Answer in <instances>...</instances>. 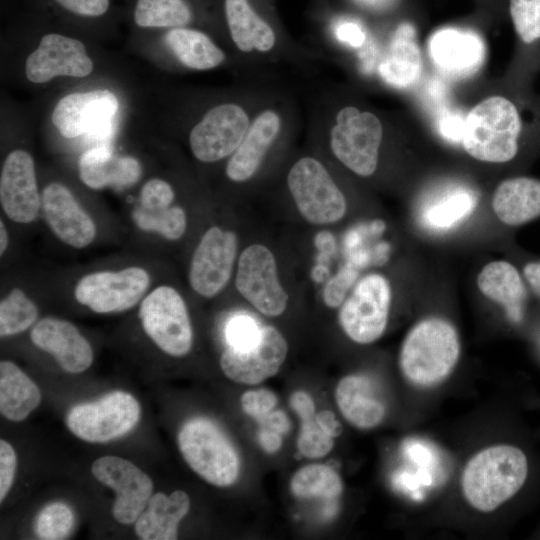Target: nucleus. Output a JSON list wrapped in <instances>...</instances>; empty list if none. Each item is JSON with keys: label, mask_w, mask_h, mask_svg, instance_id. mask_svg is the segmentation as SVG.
<instances>
[{"label": "nucleus", "mask_w": 540, "mask_h": 540, "mask_svg": "<svg viewBox=\"0 0 540 540\" xmlns=\"http://www.w3.org/2000/svg\"><path fill=\"white\" fill-rule=\"evenodd\" d=\"M308 126L346 169L363 178L378 169L384 139V124L374 112L339 102L322 89L314 98Z\"/></svg>", "instance_id": "1"}, {"label": "nucleus", "mask_w": 540, "mask_h": 540, "mask_svg": "<svg viewBox=\"0 0 540 540\" xmlns=\"http://www.w3.org/2000/svg\"><path fill=\"white\" fill-rule=\"evenodd\" d=\"M281 87L267 80H247L231 97L206 109L194 122L188 143L201 163L227 160L242 142L260 108Z\"/></svg>", "instance_id": "2"}, {"label": "nucleus", "mask_w": 540, "mask_h": 540, "mask_svg": "<svg viewBox=\"0 0 540 540\" xmlns=\"http://www.w3.org/2000/svg\"><path fill=\"white\" fill-rule=\"evenodd\" d=\"M300 117L291 91L281 86L257 112L242 142L226 160L224 174L233 184H247L270 156L295 133Z\"/></svg>", "instance_id": "3"}, {"label": "nucleus", "mask_w": 540, "mask_h": 540, "mask_svg": "<svg viewBox=\"0 0 540 540\" xmlns=\"http://www.w3.org/2000/svg\"><path fill=\"white\" fill-rule=\"evenodd\" d=\"M528 462L516 446L499 444L476 453L462 472L461 488L476 510L491 512L513 497L524 485Z\"/></svg>", "instance_id": "4"}, {"label": "nucleus", "mask_w": 540, "mask_h": 540, "mask_svg": "<svg viewBox=\"0 0 540 540\" xmlns=\"http://www.w3.org/2000/svg\"><path fill=\"white\" fill-rule=\"evenodd\" d=\"M460 340L455 327L440 317L420 320L407 333L399 365L413 385L430 388L444 381L456 366Z\"/></svg>", "instance_id": "5"}, {"label": "nucleus", "mask_w": 540, "mask_h": 540, "mask_svg": "<svg viewBox=\"0 0 540 540\" xmlns=\"http://www.w3.org/2000/svg\"><path fill=\"white\" fill-rule=\"evenodd\" d=\"M523 131L517 106L503 96H492L475 105L465 116L462 144L473 158L505 163L515 158Z\"/></svg>", "instance_id": "6"}, {"label": "nucleus", "mask_w": 540, "mask_h": 540, "mask_svg": "<svg viewBox=\"0 0 540 540\" xmlns=\"http://www.w3.org/2000/svg\"><path fill=\"white\" fill-rule=\"evenodd\" d=\"M285 184L297 210L311 224H333L347 212L342 189L317 156L308 154L295 159L286 172Z\"/></svg>", "instance_id": "7"}, {"label": "nucleus", "mask_w": 540, "mask_h": 540, "mask_svg": "<svg viewBox=\"0 0 540 540\" xmlns=\"http://www.w3.org/2000/svg\"><path fill=\"white\" fill-rule=\"evenodd\" d=\"M178 445L189 467L208 483L227 487L237 480L239 455L211 420L198 417L187 421L179 431Z\"/></svg>", "instance_id": "8"}, {"label": "nucleus", "mask_w": 540, "mask_h": 540, "mask_svg": "<svg viewBox=\"0 0 540 540\" xmlns=\"http://www.w3.org/2000/svg\"><path fill=\"white\" fill-rule=\"evenodd\" d=\"M118 109V99L111 91L70 93L56 104L52 122L65 138L87 135L99 145H109L115 133Z\"/></svg>", "instance_id": "9"}, {"label": "nucleus", "mask_w": 540, "mask_h": 540, "mask_svg": "<svg viewBox=\"0 0 540 540\" xmlns=\"http://www.w3.org/2000/svg\"><path fill=\"white\" fill-rule=\"evenodd\" d=\"M139 318L147 336L170 356L182 357L192 347V326L184 299L168 285L153 289L142 300Z\"/></svg>", "instance_id": "10"}, {"label": "nucleus", "mask_w": 540, "mask_h": 540, "mask_svg": "<svg viewBox=\"0 0 540 540\" xmlns=\"http://www.w3.org/2000/svg\"><path fill=\"white\" fill-rule=\"evenodd\" d=\"M140 415V405L133 395L112 391L95 402L71 408L66 416V425L81 440L104 443L132 430Z\"/></svg>", "instance_id": "11"}, {"label": "nucleus", "mask_w": 540, "mask_h": 540, "mask_svg": "<svg viewBox=\"0 0 540 540\" xmlns=\"http://www.w3.org/2000/svg\"><path fill=\"white\" fill-rule=\"evenodd\" d=\"M391 298L390 283L385 276L371 273L361 278L339 311L344 333L358 344L378 340L387 326Z\"/></svg>", "instance_id": "12"}, {"label": "nucleus", "mask_w": 540, "mask_h": 540, "mask_svg": "<svg viewBox=\"0 0 540 540\" xmlns=\"http://www.w3.org/2000/svg\"><path fill=\"white\" fill-rule=\"evenodd\" d=\"M149 284L148 272L139 266L98 271L84 275L77 282L74 296L79 304L95 313H117L135 306Z\"/></svg>", "instance_id": "13"}, {"label": "nucleus", "mask_w": 540, "mask_h": 540, "mask_svg": "<svg viewBox=\"0 0 540 540\" xmlns=\"http://www.w3.org/2000/svg\"><path fill=\"white\" fill-rule=\"evenodd\" d=\"M235 285L241 296L260 313L277 317L288 304V294L282 287L275 257L262 244H252L239 256Z\"/></svg>", "instance_id": "14"}, {"label": "nucleus", "mask_w": 540, "mask_h": 540, "mask_svg": "<svg viewBox=\"0 0 540 540\" xmlns=\"http://www.w3.org/2000/svg\"><path fill=\"white\" fill-rule=\"evenodd\" d=\"M237 249L234 232L210 227L193 252L188 274L191 288L205 298L218 295L231 277Z\"/></svg>", "instance_id": "15"}, {"label": "nucleus", "mask_w": 540, "mask_h": 540, "mask_svg": "<svg viewBox=\"0 0 540 540\" xmlns=\"http://www.w3.org/2000/svg\"><path fill=\"white\" fill-rule=\"evenodd\" d=\"M92 475L116 493L114 519L132 524L142 514L152 496L151 478L132 462L118 456H103L91 466Z\"/></svg>", "instance_id": "16"}, {"label": "nucleus", "mask_w": 540, "mask_h": 540, "mask_svg": "<svg viewBox=\"0 0 540 540\" xmlns=\"http://www.w3.org/2000/svg\"><path fill=\"white\" fill-rule=\"evenodd\" d=\"M288 344L279 330L261 327L258 341L245 349L227 347L220 357L225 376L236 383L258 384L274 376L285 362Z\"/></svg>", "instance_id": "17"}, {"label": "nucleus", "mask_w": 540, "mask_h": 540, "mask_svg": "<svg viewBox=\"0 0 540 540\" xmlns=\"http://www.w3.org/2000/svg\"><path fill=\"white\" fill-rule=\"evenodd\" d=\"M93 62L84 44L74 38L50 33L27 57L25 74L33 83H46L58 76L86 77L93 71Z\"/></svg>", "instance_id": "18"}, {"label": "nucleus", "mask_w": 540, "mask_h": 540, "mask_svg": "<svg viewBox=\"0 0 540 540\" xmlns=\"http://www.w3.org/2000/svg\"><path fill=\"white\" fill-rule=\"evenodd\" d=\"M0 202L6 216L16 223L28 224L38 216L42 199L34 160L27 151L16 149L6 157L0 175Z\"/></svg>", "instance_id": "19"}, {"label": "nucleus", "mask_w": 540, "mask_h": 540, "mask_svg": "<svg viewBox=\"0 0 540 540\" xmlns=\"http://www.w3.org/2000/svg\"><path fill=\"white\" fill-rule=\"evenodd\" d=\"M41 199L45 220L60 241L78 249L93 242L96 225L66 186L58 182L48 184Z\"/></svg>", "instance_id": "20"}, {"label": "nucleus", "mask_w": 540, "mask_h": 540, "mask_svg": "<svg viewBox=\"0 0 540 540\" xmlns=\"http://www.w3.org/2000/svg\"><path fill=\"white\" fill-rule=\"evenodd\" d=\"M428 52L432 62L445 75L465 78L475 74L486 57V47L472 30L443 27L430 35Z\"/></svg>", "instance_id": "21"}, {"label": "nucleus", "mask_w": 540, "mask_h": 540, "mask_svg": "<svg viewBox=\"0 0 540 540\" xmlns=\"http://www.w3.org/2000/svg\"><path fill=\"white\" fill-rule=\"evenodd\" d=\"M33 344L54 357L66 372L81 373L93 362L87 339L71 322L55 317L39 320L30 332Z\"/></svg>", "instance_id": "22"}, {"label": "nucleus", "mask_w": 540, "mask_h": 540, "mask_svg": "<svg viewBox=\"0 0 540 540\" xmlns=\"http://www.w3.org/2000/svg\"><path fill=\"white\" fill-rule=\"evenodd\" d=\"M337 406L354 427L371 429L386 415V403L378 383L365 374L343 377L335 390Z\"/></svg>", "instance_id": "23"}, {"label": "nucleus", "mask_w": 540, "mask_h": 540, "mask_svg": "<svg viewBox=\"0 0 540 540\" xmlns=\"http://www.w3.org/2000/svg\"><path fill=\"white\" fill-rule=\"evenodd\" d=\"M81 181L92 189L107 186L126 188L141 176V166L131 156L114 155L109 145H97L86 150L79 159Z\"/></svg>", "instance_id": "24"}, {"label": "nucleus", "mask_w": 540, "mask_h": 540, "mask_svg": "<svg viewBox=\"0 0 540 540\" xmlns=\"http://www.w3.org/2000/svg\"><path fill=\"white\" fill-rule=\"evenodd\" d=\"M378 73L386 84L398 89L408 88L418 81L421 53L416 29L410 22H402L394 30L378 64Z\"/></svg>", "instance_id": "25"}, {"label": "nucleus", "mask_w": 540, "mask_h": 540, "mask_svg": "<svg viewBox=\"0 0 540 540\" xmlns=\"http://www.w3.org/2000/svg\"><path fill=\"white\" fill-rule=\"evenodd\" d=\"M496 217L508 226H521L540 216V180L518 176L502 181L492 198Z\"/></svg>", "instance_id": "26"}, {"label": "nucleus", "mask_w": 540, "mask_h": 540, "mask_svg": "<svg viewBox=\"0 0 540 540\" xmlns=\"http://www.w3.org/2000/svg\"><path fill=\"white\" fill-rule=\"evenodd\" d=\"M477 285L485 297L504 308L511 321L522 320L527 294L525 284L513 264L505 260L486 264L477 277Z\"/></svg>", "instance_id": "27"}, {"label": "nucleus", "mask_w": 540, "mask_h": 540, "mask_svg": "<svg viewBox=\"0 0 540 540\" xmlns=\"http://www.w3.org/2000/svg\"><path fill=\"white\" fill-rule=\"evenodd\" d=\"M190 510V498L182 490L151 496L147 509L135 521V533L143 540H174L178 525Z\"/></svg>", "instance_id": "28"}, {"label": "nucleus", "mask_w": 540, "mask_h": 540, "mask_svg": "<svg viewBox=\"0 0 540 540\" xmlns=\"http://www.w3.org/2000/svg\"><path fill=\"white\" fill-rule=\"evenodd\" d=\"M164 41L176 60L194 71H208L229 61V56L208 34L189 28H171Z\"/></svg>", "instance_id": "29"}, {"label": "nucleus", "mask_w": 540, "mask_h": 540, "mask_svg": "<svg viewBox=\"0 0 540 540\" xmlns=\"http://www.w3.org/2000/svg\"><path fill=\"white\" fill-rule=\"evenodd\" d=\"M41 402V391L15 363L0 362V412L10 421L26 419Z\"/></svg>", "instance_id": "30"}, {"label": "nucleus", "mask_w": 540, "mask_h": 540, "mask_svg": "<svg viewBox=\"0 0 540 540\" xmlns=\"http://www.w3.org/2000/svg\"><path fill=\"white\" fill-rule=\"evenodd\" d=\"M477 197L464 186L449 187L428 199L420 218L431 230L446 231L463 222L474 211Z\"/></svg>", "instance_id": "31"}, {"label": "nucleus", "mask_w": 540, "mask_h": 540, "mask_svg": "<svg viewBox=\"0 0 540 540\" xmlns=\"http://www.w3.org/2000/svg\"><path fill=\"white\" fill-rule=\"evenodd\" d=\"M290 489L300 499L335 500L343 491L339 474L330 466L311 464L299 469L292 477Z\"/></svg>", "instance_id": "32"}, {"label": "nucleus", "mask_w": 540, "mask_h": 540, "mask_svg": "<svg viewBox=\"0 0 540 540\" xmlns=\"http://www.w3.org/2000/svg\"><path fill=\"white\" fill-rule=\"evenodd\" d=\"M192 17L185 0H138L134 10L135 23L140 27H185Z\"/></svg>", "instance_id": "33"}, {"label": "nucleus", "mask_w": 540, "mask_h": 540, "mask_svg": "<svg viewBox=\"0 0 540 540\" xmlns=\"http://www.w3.org/2000/svg\"><path fill=\"white\" fill-rule=\"evenodd\" d=\"M38 318V308L19 288L12 289L0 302V336L19 334Z\"/></svg>", "instance_id": "34"}, {"label": "nucleus", "mask_w": 540, "mask_h": 540, "mask_svg": "<svg viewBox=\"0 0 540 540\" xmlns=\"http://www.w3.org/2000/svg\"><path fill=\"white\" fill-rule=\"evenodd\" d=\"M135 225L146 232H154L167 240L180 239L187 228V217L180 206H170L160 211H147L140 206L132 211Z\"/></svg>", "instance_id": "35"}, {"label": "nucleus", "mask_w": 540, "mask_h": 540, "mask_svg": "<svg viewBox=\"0 0 540 540\" xmlns=\"http://www.w3.org/2000/svg\"><path fill=\"white\" fill-rule=\"evenodd\" d=\"M74 525L71 508L62 502L45 506L37 515L35 533L39 539L61 540L68 537Z\"/></svg>", "instance_id": "36"}, {"label": "nucleus", "mask_w": 540, "mask_h": 540, "mask_svg": "<svg viewBox=\"0 0 540 540\" xmlns=\"http://www.w3.org/2000/svg\"><path fill=\"white\" fill-rule=\"evenodd\" d=\"M509 12L515 32L523 44L540 41V0H510Z\"/></svg>", "instance_id": "37"}, {"label": "nucleus", "mask_w": 540, "mask_h": 540, "mask_svg": "<svg viewBox=\"0 0 540 540\" xmlns=\"http://www.w3.org/2000/svg\"><path fill=\"white\" fill-rule=\"evenodd\" d=\"M333 446L334 438L321 429L315 418L302 421L297 448L303 456L321 458L327 455Z\"/></svg>", "instance_id": "38"}, {"label": "nucleus", "mask_w": 540, "mask_h": 540, "mask_svg": "<svg viewBox=\"0 0 540 540\" xmlns=\"http://www.w3.org/2000/svg\"><path fill=\"white\" fill-rule=\"evenodd\" d=\"M358 277V270L351 263L344 265L325 285L323 300L330 308L342 305Z\"/></svg>", "instance_id": "39"}, {"label": "nucleus", "mask_w": 540, "mask_h": 540, "mask_svg": "<svg viewBox=\"0 0 540 540\" xmlns=\"http://www.w3.org/2000/svg\"><path fill=\"white\" fill-rule=\"evenodd\" d=\"M261 328L250 316L239 315L232 318L226 327L228 346L245 349L254 345L260 337Z\"/></svg>", "instance_id": "40"}, {"label": "nucleus", "mask_w": 540, "mask_h": 540, "mask_svg": "<svg viewBox=\"0 0 540 540\" xmlns=\"http://www.w3.org/2000/svg\"><path fill=\"white\" fill-rule=\"evenodd\" d=\"M174 198V189L167 181L153 178L143 185L139 206L147 211H160L170 207Z\"/></svg>", "instance_id": "41"}, {"label": "nucleus", "mask_w": 540, "mask_h": 540, "mask_svg": "<svg viewBox=\"0 0 540 540\" xmlns=\"http://www.w3.org/2000/svg\"><path fill=\"white\" fill-rule=\"evenodd\" d=\"M334 38L342 45L359 49L361 52L370 46L367 30L354 19H341L332 28Z\"/></svg>", "instance_id": "42"}, {"label": "nucleus", "mask_w": 540, "mask_h": 540, "mask_svg": "<svg viewBox=\"0 0 540 540\" xmlns=\"http://www.w3.org/2000/svg\"><path fill=\"white\" fill-rule=\"evenodd\" d=\"M277 402L276 394L265 388L249 390L241 396L243 411L257 419H264L270 414Z\"/></svg>", "instance_id": "43"}, {"label": "nucleus", "mask_w": 540, "mask_h": 540, "mask_svg": "<svg viewBox=\"0 0 540 540\" xmlns=\"http://www.w3.org/2000/svg\"><path fill=\"white\" fill-rule=\"evenodd\" d=\"M17 466V457L13 447L5 440L0 441V501L2 502L11 489Z\"/></svg>", "instance_id": "44"}, {"label": "nucleus", "mask_w": 540, "mask_h": 540, "mask_svg": "<svg viewBox=\"0 0 540 540\" xmlns=\"http://www.w3.org/2000/svg\"><path fill=\"white\" fill-rule=\"evenodd\" d=\"M66 10L89 17H97L103 15L108 7L109 0H55Z\"/></svg>", "instance_id": "45"}, {"label": "nucleus", "mask_w": 540, "mask_h": 540, "mask_svg": "<svg viewBox=\"0 0 540 540\" xmlns=\"http://www.w3.org/2000/svg\"><path fill=\"white\" fill-rule=\"evenodd\" d=\"M465 117L455 113H447L438 121V130L447 140L462 142L464 133Z\"/></svg>", "instance_id": "46"}, {"label": "nucleus", "mask_w": 540, "mask_h": 540, "mask_svg": "<svg viewBox=\"0 0 540 540\" xmlns=\"http://www.w3.org/2000/svg\"><path fill=\"white\" fill-rule=\"evenodd\" d=\"M290 404L301 421H306L315 418V404L309 394L304 391L293 393L290 399Z\"/></svg>", "instance_id": "47"}, {"label": "nucleus", "mask_w": 540, "mask_h": 540, "mask_svg": "<svg viewBox=\"0 0 540 540\" xmlns=\"http://www.w3.org/2000/svg\"><path fill=\"white\" fill-rule=\"evenodd\" d=\"M316 422L321 429L333 438L340 435L342 427L333 412L322 410L315 416Z\"/></svg>", "instance_id": "48"}, {"label": "nucleus", "mask_w": 540, "mask_h": 540, "mask_svg": "<svg viewBox=\"0 0 540 540\" xmlns=\"http://www.w3.org/2000/svg\"><path fill=\"white\" fill-rule=\"evenodd\" d=\"M259 443L266 452L274 453L282 445L281 433L267 427L263 428L259 433Z\"/></svg>", "instance_id": "49"}, {"label": "nucleus", "mask_w": 540, "mask_h": 540, "mask_svg": "<svg viewBox=\"0 0 540 540\" xmlns=\"http://www.w3.org/2000/svg\"><path fill=\"white\" fill-rule=\"evenodd\" d=\"M523 272L533 291L540 296V261L526 264Z\"/></svg>", "instance_id": "50"}, {"label": "nucleus", "mask_w": 540, "mask_h": 540, "mask_svg": "<svg viewBox=\"0 0 540 540\" xmlns=\"http://www.w3.org/2000/svg\"><path fill=\"white\" fill-rule=\"evenodd\" d=\"M267 428L273 429L279 433H285L289 429V421L286 415L280 411L271 412L264 418Z\"/></svg>", "instance_id": "51"}, {"label": "nucleus", "mask_w": 540, "mask_h": 540, "mask_svg": "<svg viewBox=\"0 0 540 540\" xmlns=\"http://www.w3.org/2000/svg\"><path fill=\"white\" fill-rule=\"evenodd\" d=\"M358 4L373 10L389 8L395 0H355Z\"/></svg>", "instance_id": "52"}, {"label": "nucleus", "mask_w": 540, "mask_h": 540, "mask_svg": "<svg viewBox=\"0 0 540 540\" xmlns=\"http://www.w3.org/2000/svg\"><path fill=\"white\" fill-rule=\"evenodd\" d=\"M8 243H9V237H8L7 228L4 222L1 220L0 221V253L1 255H3L4 252L6 251L8 247Z\"/></svg>", "instance_id": "53"}]
</instances>
